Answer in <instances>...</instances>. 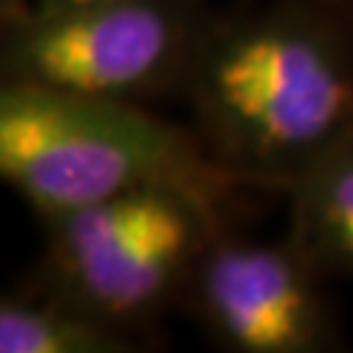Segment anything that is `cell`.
Masks as SVG:
<instances>
[{
	"label": "cell",
	"mask_w": 353,
	"mask_h": 353,
	"mask_svg": "<svg viewBox=\"0 0 353 353\" xmlns=\"http://www.w3.org/2000/svg\"><path fill=\"white\" fill-rule=\"evenodd\" d=\"M348 21L325 0L212 16L181 87L204 150L256 191L288 194L353 131Z\"/></svg>",
	"instance_id": "obj_1"
},
{
	"label": "cell",
	"mask_w": 353,
	"mask_h": 353,
	"mask_svg": "<svg viewBox=\"0 0 353 353\" xmlns=\"http://www.w3.org/2000/svg\"><path fill=\"white\" fill-rule=\"evenodd\" d=\"M0 176L34 212L55 217L150 189L225 207L256 191L214 160L194 131L141 102L0 84Z\"/></svg>",
	"instance_id": "obj_2"
},
{
	"label": "cell",
	"mask_w": 353,
	"mask_h": 353,
	"mask_svg": "<svg viewBox=\"0 0 353 353\" xmlns=\"http://www.w3.org/2000/svg\"><path fill=\"white\" fill-rule=\"evenodd\" d=\"M223 230V204L196 194H126L50 220L34 283L144 332L183 299L196 262Z\"/></svg>",
	"instance_id": "obj_3"
},
{
	"label": "cell",
	"mask_w": 353,
	"mask_h": 353,
	"mask_svg": "<svg viewBox=\"0 0 353 353\" xmlns=\"http://www.w3.org/2000/svg\"><path fill=\"white\" fill-rule=\"evenodd\" d=\"M212 16L202 0H100L3 21V81L144 102L183 87Z\"/></svg>",
	"instance_id": "obj_4"
},
{
	"label": "cell",
	"mask_w": 353,
	"mask_h": 353,
	"mask_svg": "<svg viewBox=\"0 0 353 353\" xmlns=\"http://www.w3.org/2000/svg\"><path fill=\"white\" fill-rule=\"evenodd\" d=\"M322 283L288 239L256 243L223 230L196 262L183 299L225 351L327 353L341 345V330Z\"/></svg>",
	"instance_id": "obj_5"
},
{
	"label": "cell",
	"mask_w": 353,
	"mask_h": 353,
	"mask_svg": "<svg viewBox=\"0 0 353 353\" xmlns=\"http://www.w3.org/2000/svg\"><path fill=\"white\" fill-rule=\"evenodd\" d=\"M285 239L325 280H353V131L285 194Z\"/></svg>",
	"instance_id": "obj_6"
},
{
	"label": "cell",
	"mask_w": 353,
	"mask_h": 353,
	"mask_svg": "<svg viewBox=\"0 0 353 353\" xmlns=\"http://www.w3.org/2000/svg\"><path fill=\"white\" fill-rule=\"evenodd\" d=\"M141 335L34 280L0 299V353H134Z\"/></svg>",
	"instance_id": "obj_7"
},
{
	"label": "cell",
	"mask_w": 353,
	"mask_h": 353,
	"mask_svg": "<svg viewBox=\"0 0 353 353\" xmlns=\"http://www.w3.org/2000/svg\"><path fill=\"white\" fill-rule=\"evenodd\" d=\"M89 3H100V0H29L24 11H61V8H79Z\"/></svg>",
	"instance_id": "obj_8"
},
{
	"label": "cell",
	"mask_w": 353,
	"mask_h": 353,
	"mask_svg": "<svg viewBox=\"0 0 353 353\" xmlns=\"http://www.w3.org/2000/svg\"><path fill=\"white\" fill-rule=\"evenodd\" d=\"M26 3H29V0H0V16H3V21L19 16V13L26 8Z\"/></svg>",
	"instance_id": "obj_9"
},
{
	"label": "cell",
	"mask_w": 353,
	"mask_h": 353,
	"mask_svg": "<svg viewBox=\"0 0 353 353\" xmlns=\"http://www.w3.org/2000/svg\"><path fill=\"white\" fill-rule=\"evenodd\" d=\"M327 6H332V8H338V11L348 13L353 19V0H325Z\"/></svg>",
	"instance_id": "obj_10"
}]
</instances>
